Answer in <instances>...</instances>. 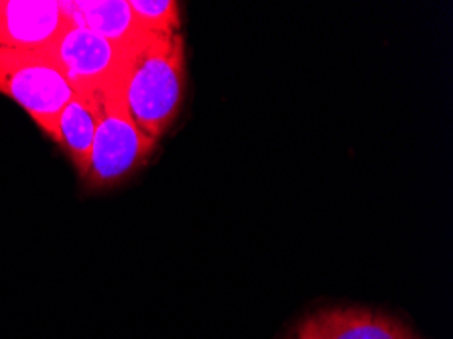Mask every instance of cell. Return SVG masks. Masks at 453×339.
<instances>
[{
    "label": "cell",
    "mask_w": 453,
    "mask_h": 339,
    "mask_svg": "<svg viewBox=\"0 0 453 339\" xmlns=\"http://www.w3.org/2000/svg\"><path fill=\"white\" fill-rule=\"evenodd\" d=\"M125 47L70 23L51 45L50 53L65 72L75 92L94 94L119 78Z\"/></svg>",
    "instance_id": "277c9868"
},
{
    "label": "cell",
    "mask_w": 453,
    "mask_h": 339,
    "mask_svg": "<svg viewBox=\"0 0 453 339\" xmlns=\"http://www.w3.org/2000/svg\"><path fill=\"white\" fill-rule=\"evenodd\" d=\"M128 3L145 33H181V12L175 0H128Z\"/></svg>",
    "instance_id": "9c48e42d"
},
{
    "label": "cell",
    "mask_w": 453,
    "mask_h": 339,
    "mask_svg": "<svg viewBox=\"0 0 453 339\" xmlns=\"http://www.w3.org/2000/svg\"><path fill=\"white\" fill-rule=\"evenodd\" d=\"M98 124V98L88 92H75L55 120L51 138L59 144L78 173L84 171Z\"/></svg>",
    "instance_id": "ba28073f"
},
{
    "label": "cell",
    "mask_w": 453,
    "mask_h": 339,
    "mask_svg": "<svg viewBox=\"0 0 453 339\" xmlns=\"http://www.w3.org/2000/svg\"><path fill=\"white\" fill-rule=\"evenodd\" d=\"M98 124L81 181L92 191L119 185L145 165L157 147L155 138L136 127L120 96L119 78L96 92Z\"/></svg>",
    "instance_id": "7a4b0ae2"
},
{
    "label": "cell",
    "mask_w": 453,
    "mask_h": 339,
    "mask_svg": "<svg viewBox=\"0 0 453 339\" xmlns=\"http://www.w3.org/2000/svg\"><path fill=\"white\" fill-rule=\"evenodd\" d=\"M70 25L59 0H0V47L50 51Z\"/></svg>",
    "instance_id": "5b68a950"
},
{
    "label": "cell",
    "mask_w": 453,
    "mask_h": 339,
    "mask_svg": "<svg viewBox=\"0 0 453 339\" xmlns=\"http://www.w3.org/2000/svg\"><path fill=\"white\" fill-rule=\"evenodd\" d=\"M0 94L19 104L51 136L55 120L75 89L50 51L0 47Z\"/></svg>",
    "instance_id": "3957f363"
},
{
    "label": "cell",
    "mask_w": 453,
    "mask_h": 339,
    "mask_svg": "<svg viewBox=\"0 0 453 339\" xmlns=\"http://www.w3.org/2000/svg\"><path fill=\"white\" fill-rule=\"evenodd\" d=\"M59 4L67 23L114 43L127 45L145 33L130 11L128 0H59Z\"/></svg>",
    "instance_id": "52a82bcc"
},
{
    "label": "cell",
    "mask_w": 453,
    "mask_h": 339,
    "mask_svg": "<svg viewBox=\"0 0 453 339\" xmlns=\"http://www.w3.org/2000/svg\"><path fill=\"white\" fill-rule=\"evenodd\" d=\"M119 88L136 127L159 141L181 110L185 89L183 35L142 33L127 43Z\"/></svg>",
    "instance_id": "6da1fadb"
},
{
    "label": "cell",
    "mask_w": 453,
    "mask_h": 339,
    "mask_svg": "<svg viewBox=\"0 0 453 339\" xmlns=\"http://www.w3.org/2000/svg\"><path fill=\"white\" fill-rule=\"evenodd\" d=\"M287 339H417L393 317L360 307H334L311 313Z\"/></svg>",
    "instance_id": "8992f818"
}]
</instances>
